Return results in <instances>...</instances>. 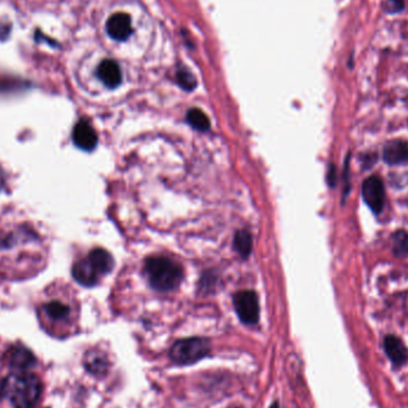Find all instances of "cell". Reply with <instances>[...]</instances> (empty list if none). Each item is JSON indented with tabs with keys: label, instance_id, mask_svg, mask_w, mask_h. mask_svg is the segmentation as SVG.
Instances as JSON below:
<instances>
[{
	"label": "cell",
	"instance_id": "obj_14",
	"mask_svg": "<svg viewBox=\"0 0 408 408\" xmlns=\"http://www.w3.org/2000/svg\"><path fill=\"white\" fill-rule=\"evenodd\" d=\"M383 161L389 165L404 164L408 161V144L406 141L393 140L384 146Z\"/></svg>",
	"mask_w": 408,
	"mask_h": 408
},
{
	"label": "cell",
	"instance_id": "obj_4",
	"mask_svg": "<svg viewBox=\"0 0 408 408\" xmlns=\"http://www.w3.org/2000/svg\"><path fill=\"white\" fill-rule=\"evenodd\" d=\"M112 268L114 258L111 254L103 248H95L85 258L74 263L72 275L79 285L95 287Z\"/></svg>",
	"mask_w": 408,
	"mask_h": 408
},
{
	"label": "cell",
	"instance_id": "obj_1",
	"mask_svg": "<svg viewBox=\"0 0 408 408\" xmlns=\"http://www.w3.org/2000/svg\"><path fill=\"white\" fill-rule=\"evenodd\" d=\"M48 260L43 236L28 222L0 221V276L25 280L36 276Z\"/></svg>",
	"mask_w": 408,
	"mask_h": 408
},
{
	"label": "cell",
	"instance_id": "obj_13",
	"mask_svg": "<svg viewBox=\"0 0 408 408\" xmlns=\"http://www.w3.org/2000/svg\"><path fill=\"white\" fill-rule=\"evenodd\" d=\"M384 351L394 365H406L408 362V350L397 336H387L383 341Z\"/></svg>",
	"mask_w": 408,
	"mask_h": 408
},
{
	"label": "cell",
	"instance_id": "obj_8",
	"mask_svg": "<svg viewBox=\"0 0 408 408\" xmlns=\"http://www.w3.org/2000/svg\"><path fill=\"white\" fill-rule=\"evenodd\" d=\"M362 197L375 215L381 214L383 212L386 204V189L383 182L376 176L367 178L362 185Z\"/></svg>",
	"mask_w": 408,
	"mask_h": 408
},
{
	"label": "cell",
	"instance_id": "obj_17",
	"mask_svg": "<svg viewBox=\"0 0 408 408\" xmlns=\"http://www.w3.org/2000/svg\"><path fill=\"white\" fill-rule=\"evenodd\" d=\"M394 251L399 256L408 254V234L406 232H397L394 236Z\"/></svg>",
	"mask_w": 408,
	"mask_h": 408
},
{
	"label": "cell",
	"instance_id": "obj_7",
	"mask_svg": "<svg viewBox=\"0 0 408 408\" xmlns=\"http://www.w3.org/2000/svg\"><path fill=\"white\" fill-rule=\"evenodd\" d=\"M234 308L244 324L254 325L259 320V302L257 294L252 290L236 292L233 299Z\"/></svg>",
	"mask_w": 408,
	"mask_h": 408
},
{
	"label": "cell",
	"instance_id": "obj_9",
	"mask_svg": "<svg viewBox=\"0 0 408 408\" xmlns=\"http://www.w3.org/2000/svg\"><path fill=\"white\" fill-rule=\"evenodd\" d=\"M73 142L78 149L93 151L98 144L97 132L86 120H81L74 125L72 132Z\"/></svg>",
	"mask_w": 408,
	"mask_h": 408
},
{
	"label": "cell",
	"instance_id": "obj_22",
	"mask_svg": "<svg viewBox=\"0 0 408 408\" xmlns=\"http://www.w3.org/2000/svg\"><path fill=\"white\" fill-rule=\"evenodd\" d=\"M3 388H4V381L0 380V395H3Z\"/></svg>",
	"mask_w": 408,
	"mask_h": 408
},
{
	"label": "cell",
	"instance_id": "obj_23",
	"mask_svg": "<svg viewBox=\"0 0 408 408\" xmlns=\"http://www.w3.org/2000/svg\"><path fill=\"white\" fill-rule=\"evenodd\" d=\"M270 408H278V404H272V407H270Z\"/></svg>",
	"mask_w": 408,
	"mask_h": 408
},
{
	"label": "cell",
	"instance_id": "obj_2",
	"mask_svg": "<svg viewBox=\"0 0 408 408\" xmlns=\"http://www.w3.org/2000/svg\"><path fill=\"white\" fill-rule=\"evenodd\" d=\"M37 314L43 327L52 332L67 325L73 315V307L60 285H49L44 290L37 307Z\"/></svg>",
	"mask_w": 408,
	"mask_h": 408
},
{
	"label": "cell",
	"instance_id": "obj_3",
	"mask_svg": "<svg viewBox=\"0 0 408 408\" xmlns=\"http://www.w3.org/2000/svg\"><path fill=\"white\" fill-rule=\"evenodd\" d=\"M42 394L40 379L30 372H15L4 381L3 395L13 408H34Z\"/></svg>",
	"mask_w": 408,
	"mask_h": 408
},
{
	"label": "cell",
	"instance_id": "obj_5",
	"mask_svg": "<svg viewBox=\"0 0 408 408\" xmlns=\"http://www.w3.org/2000/svg\"><path fill=\"white\" fill-rule=\"evenodd\" d=\"M144 273L152 288L159 292L176 289L184 276L182 266L166 257H151L146 260Z\"/></svg>",
	"mask_w": 408,
	"mask_h": 408
},
{
	"label": "cell",
	"instance_id": "obj_16",
	"mask_svg": "<svg viewBox=\"0 0 408 408\" xmlns=\"http://www.w3.org/2000/svg\"><path fill=\"white\" fill-rule=\"evenodd\" d=\"M186 120L193 128L200 130V132H205L210 128V121H209L208 116L200 109L193 108L189 110Z\"/></svg>",
	"mask_w": 408,
	"mask_h": 408
},
{
	"label": "cell",
	"instance_id": "obj_21",
	"mask_svg": "<svg viewBox=\"0 0 408 408\" xmlns=\"http://www.w3.org/2000/svg\"><path fill=\"white\" fill-rule=\"evenodd\" d=\"M5 186V176L3 171L0 170V190H3V188Z\"/></svg>",
	"mask_w": 408,
	"mask_h": 408
},
{
	"label": "cell",
	"instance_id": "obj_10",
	"mask_svg": "<svg viewBox=\"0 0 408 408\" xmlns=\"http://www.w3.org/2000/svg\"><path fill=\"white\" fill-rule=\"evenodd\" d=\"M6 357L8 365L15 372H28L29 369L36 365L35 356L23 345H13L6 353Z\"/></svg>",
	"mask_w": 408,
	"mask_h": 408
},
{
	"label": "cell",
	"instance_id": "obj_6",
	"mask_svg": "<svg viewBox=\"0 0 408 408\" xmlns=\"http://www.w3.org/2000/svg\"><path fill=\"white\" fill-rule=\"evenodd\" d=\"M210 353V343L204 338H186L178 340L170 350L171 360L180 365H193Z\"/></svg>",
	"mask_w": 408,
	"mask_h": 408
},
{
	"label": "cell",
	"instance_id": "obj_15",
	"mask_svg": "<svg viewBox=\"0 0 408 408\" xmlns=\"http://www.w3.org/2000/svg\"><path fill=\"white\" fill-rule=\"evenodd\" d=\"M234 247L241 257L247 258L252 251V236L247 231H239L234 236Z\"/></svg>",
	"mask_w": 408,
	"mask_h": 408
},
{
	"label": "cell",
	"instance_id": "obj_20",
	"mask_svg": "<svg viewBox=\"0 0 408 408\" xmlns=\"http://www.w3.org/2000/svg\"><path fill=\"white\" fill-rule=\"evenodd\" d=\"M336 168H334V165H331L329 172H328V183H329L331 186L336 185Z\"/></svg>",
	"mask_w": 408,
	"mask_h": 408
},
{
	"label": "cell",
	"instance_id": "obj_11",
	"mask_svg": "<svg viewBox=\"0 0 408 408\" xmlns=\"http://www.w3.org/2000/svg\"><path fill=\"white\" fill-rule=\"evenodd\" d=\"M107 32L114 40H127L132 32V20L129 15L124 13L112 15L107 22Z\"/></svg>",
	"mask_w": 408,
	"mask_h": 408
},
{
	"label": "cell",
	"instance_id": "obj_12",
	"mask_svg": "<svg viewBox=\"0 0 408 408\" xmlns=\"http://www.w3.org/2000/svg\"><path fill=\"white\" fill-rule=\"evenodd\" d=\"M97 76L100 81L109 88H116L122 83V71L116 61L107 60L102 61L98 69Z\"/></svg>",
	"mask_w": 408,
	"mask_h": 408
},
{
	"label": "cell",
	"instance_id": "obj_19",
	"mask_svg": "<svg viewBox=\"0 0 408 408\" xmlns=\"http://www.w3.org/2000/svg\"><path fill=\"white\" fill-rule=\"evenodd\" d=\"M404 6V0H386L384 10L388 13H397L402 11Z\"/></svg>",
	"mask_w": 408,
	"mask_h": 408
},
{
	"label": "cell",
	"instance_id": "obj_18",
	"mask_svg": "<svg viewBox=\"0 0 408 408\" xmlns=\"http://www.w3.org/2000/svg\"><path fill=\"white\" fill-rule=\"evenodd\" d=\"M178 83H179L182 88H184L185 90H189V91L196 86L195 78L186 69H183V71H180L178 73Z\"/></svg>",
	"mask_w": 408,
	"mask_h": 408
}]
</instances>
